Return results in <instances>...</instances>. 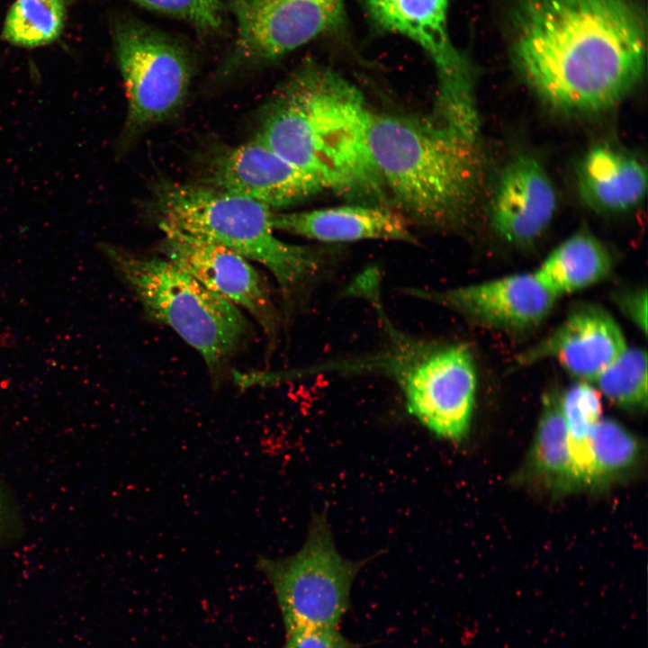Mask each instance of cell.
<instances>
[{"label": "cell", "instance_id": "cell-1", "mask_svg": "<svg viewBox=\"0 0 648 648\" xmlns=\"http://www.w3.org/2000/svg\"><path fill=\"white\" fill-rule=\"evenodd\" d=\"M645 23L629 0H523L513 58L533 91L569 113L617 104L645 68Z\"/></svg>", "mask_w": 648, "mask_h": 648}, {"label": "cell", "instance_id": "cell-2", "mask_svg": "<svg viewBox=\"0 0 648 648\" xmlns=\"http://www.w3.org/2000/svg\"><path fill=\"white\" fill-rule=\"evenodd\" d=\"M370 112L352 83L308 64L269 103L255 138L324 189L361 203L388 205L367 144Z\"/></svg>", "mask_w": 648, "mask_h": 648}, {"label": "cell", "instance_id": "cell-3", "mask_svg": "<svg viewBox=\"0 0 648 648\" xmlns=\"http://www.w3.org/2000/svg\"><path fill=\"white\" fill-rule=\"evenodd\" d=\"M474 141L434 117L369 115L367 144L388 199L410 222L430 228L464 216L477 176Z\"/></svg>", "mask_w": 648, "mask_h": 648}, {"label": "cell", "instance_id": "cell-4", "mask_svg": "<svg viewBox=\"0 0 648 648\" xmlns=\"http://www.w3.org/2000/svg\"><path fill=\"white\" fill-rule=\"evenodd\" d=\"M155 207L160 229L217 243L262 265L287 300L306 292L323 268L315 250L277 238L274 211L248 197L207 184L164 182Z\"/></svg>", "mask_w": 648, "mask_h": 648}, {"label": "cell", "instance_id": "cell-5", "mask_svg": "<svg viewBox=\"0 0 648 648\" xmlns=\"http://www.w3.org/2000/svg\"><path fill=\"white\" fill-rule=\"evenodd\" d=\"M145 313L171 328L217 376L251 337L243 311L162 256L102 244Z\"/></svg>", "mask_w": 648, "mask_h": 648}, {"label": "cell", "instance_id": "cell-6", "mask_svg": "<svg viewBox=\"0 0 648 648\" xmlns=\"http://www.w3.org/2000/svg\"><path fill=\"white\" fill-rule=\"evenodd\" d=\"M365 560L336 548L326 513L315 514L302 548L284 558L259 556L257 568L273 587L285 632L338 628L350 603L352 584Z\"/></svg>", "mask_w": 648, "mask_h": 648}, {"label": "cell", "instance_id": "cell-7", "mask_svg": "<svg viewBox=\"0 0 648 648\" xmlns=\"http://www.w3.org/2000/svg\"><path fill=\"white\" fill-rule=\"evenodd\" d=\"M386 373L397 382L408 411L441 438L460 441L472 418L477 375L462 344L407 339L393 352Z\"/></svg>", "mask_w": 648, "mask_h": 648}, {"label": "cell", "instance_id": "cell-8", "mask_svg": "<svg viewBox=\"0 0 648 648\" xmlns=\"http://www.w3.org/2000/svg\"><path fill=\"white\" fill-rule=\"evenodd\" d=\"M113 38L127 98L118 144L122 149L144 130L179 111L188 94L191 66L178 44L142 23L122 22Z\"/></svg>", "mask_w": 648, "mask_h": 648}, {"label": "cell", "instance_id": "cell-9", "mask_svg": "<svg viewBox=\"0 0 648 648\" xmlns=\"http://www.w3.org/2000/svg\"><path fill=\"white\" fill-rule=\"evenodd\" d=\"M238 39L231 65L277 59L336 28L344 0H233Z\"/></svg>", "mask_w": 648, "mask_h": 648}, {"label": "cell", "instance_id": "cell-10", "mask_svg": "<svg viewBox=\"0 0 648 648\" xmlns=\"http://www.w3.org/2000/svg\"><path fill=\"white\" fill-rule=\"evenodd\" d=\"M161 230L162 256L247 311L268 337L276 334L277 310L266 281L250 260L217 243L174 230Z\"/></svg>", "mask_w": 648, "mask_h": 648}, {"label": "cell", "instance_id": "cell-11", "mask_svg": "<svg viewBox=\"0 0 648 648\" xmlns=\"http://www.w3.org/2000/svg\"><path fill=\"white\" fill-rule=\"evenodd\" d=\"M364 1L380 28L409 38L432 59L438 78V105H462L473 100L471 66L448 32L447 0Z\"/></svg>", "mask_w": 648, "mask_h": 648}, {"label": "cell", "instance_id": "cell-12", "mask_svg": "<svg viewBox=\"0 0 648 648\" xmlns=\"http://www.w3.org/2000/svg\"><path fill=\"white\" fill-rule=\"evenodd\" d=\"M409 294L452 310L475 324L508 331L540 324L557 301L534 272L440 291L410 289Z\"/></svg>", "mask_w": 648, "mask_h": 648}, {"label": "cell", "instance_id": "cell-13", "mask_svg": "<svg viewBox=\"0 0 648 648\" xmlns=\"http://www.w3.org/2000/svg\"><path fill=\"white\" fill-rule=\"evenodd\" d=\"M210 165L207 184L255 200L273 211L325 190L314 176L256 138L219 151Z\"/></svg>", "mask_w": 648, "mask_h": 648}, {"label": "cell", "instance_id": "cell-14", "mask_svg": "<svg viewBox=\"0 0 648 648\" xmlns=\"http://www.w3.org/2000/svg\"><path fill=\"white\" fill-rule=\"evenodd\" d=\"M627 347L616 320L598 305L572 310L546 338L522 353L518 364L554 359L580 382L591 383Z\"/></svg>", "mask_w": 648, "mask_h": 648}, {"label": "cell", "instance_id": "cell-15", "mask_svg": "<svg viewBox=\"0 0 648 648\" xmlns=\"http://www.w3.org/2000/svg\"><path fill=\"white\" fill-rule=\"evenodd\" d=\"M557 196L543 166L522 155L504 167L490 204V222L509 243L526 245L546 230L554 215Z\"/></svg>", "mask_w": 648, "mask_h": 648}, {"label": "cell", "instance_id": "cell-16", "mask_svg": "<svg viewBox=\"0 0 648 648\" xmlns=\"http://www.w3.org/2000/svg\"><path fill=\"white\" fill-rule=\"evenodd\" d=\"M273 226L327 243L379 239L416 243L410 220L389 205L356 203L305 212L273 213Z\"/></svg>", "mask_w": 648, "mask_h": 648}, {"label": "cell", "instance_id": "cell-17", "mask_svg": "<svg viewBox=\"0 0 648 648\" xmlns=\"http://www.w3.org/2000/svg\"><path fill=\"white\" fill-rule=\"evenodd\" d=\"M578 186L583 201L592 209L605 212L626 211L645 194L646 168L625 150L597 145L579 166Z\"/></svg>", "mask_w": 648, "mask_h": 648}, {"label": "cell", "instance_id": "cell-18", "mask_svg": "<svg viewBox=\"0 0 648 648\" xmlns=\"http://www.w3.org/2000/svg\"><path fill=\"white\" fill-rule=\"evenodd\" d=\"M611 269L606 247L590 231L579 230L555 247L534 274L558 299L605 280Z\"/></svg>", "mask_w": 648, "mask_h": 648}, {"label": "cell", "instance_id": "cell-19", "mask_svg": "<svg viewBox=\"0 0 648 648\" xmlns=\"http://www.w3.org/2000/svg\"><path fill=\"white\" fill-rule=\"evenodd\" d=\"M526 474L556 492L579 489L571 459L560 393L547 392L526 461Z\"/></svg>", "mask_w": 648, "mask_h": 648}, {"label": "cell", "instance_id": "cell-20", "mask_svg": "<svg viewBox=\"0 0 648 648\" xmlns=\"http://www.w3.org/2000/svg\"><path fill=\"white\" fill-rule=\"evenodd\" d=\"M601 394L587 382H578L560 393L567 442L580 488L592 487L590 437L602 418Z\"/></svg>", "mask_w": 648, "mask_h": 648}, {"label": "cell", "instance_id": "cell-21", "mask_svg": "<svg viewBox=\"0 0 648 648\" xmlns=\"http://www.w3.org/2000/svg\"><path fill=\"white\" fill-rule=\"evenodd\" d=\"M66 9V0H15L6 14L2 38L22 48L52 43L63 32Z\"/></svg>", "mask_w": 648, "mask_h": 648}, {"label": "cell", "instance_id": "cell-22", "mask_svg": "<svg viewBox=\"0 0 648 648\" xmlns=\"http://www.w3.org/2000/svg\"><path fill=\"white\" fill-rule=\"evenodd\" d=\"M592 487L626 472L640 455L637 437L619 422L601 418L590 437Z\"/></svg>", "mask_w": 648, "mask_h": 648}, {"label": "cell", "instance_id": "cell-23", "mask_svg": "<svg viewBox=\"0 0 648 648\" xmlns=\"http://www.w3.org/2000/svg\"><path fill=\"white\" fill-rule=\"evenodd\" d=\"M591 383L620 408L645 410L648 400L646 351L627 346Z\"/></svg>", "mask_w": 648, "mask_h": 648}, {"label": "cell", "instance_id": "cell-24", "mask_svg": "<svg viewBox=\"0 0 648 648\" xmlns=\"http://www.w3.org/2000/svg\"><path fill=\"white\" fill-rule=\"evenodd\" d=\"M145 8L172 15L202 29H215L221 22L220 0H130Z\"/></svg>", "mask_w": 648, "mask_h": 648}, {"label": "cell", "instance_id": "cell-25", "mask_svg": "<svg viewBox=\"0 0 648 648\" xmlns=\"http://www.w3.org/2000/svg\"><path fill=\"white\" fill-rule=\"evenodd\" d=\"M284 648H359L338 628H299L287 631Z\"/></svg>", "mask_w": 648, "mask_h": 648}, {"label": "cell", "instance_id": "cell-26", "mask_svg": "<svg viewBox=\"0 0 648 648\" xmlns=\"http://www.w3.org/2000/svg\"><path fill=\"white\" fill-rule=\"evenodd\" d=\"M618 304L626 317L630 318L643 332L647 330V294L646 290H636L622 293Z\"/></svg>", "mask_w": 648, "mask_h": 648}]
</instances>
